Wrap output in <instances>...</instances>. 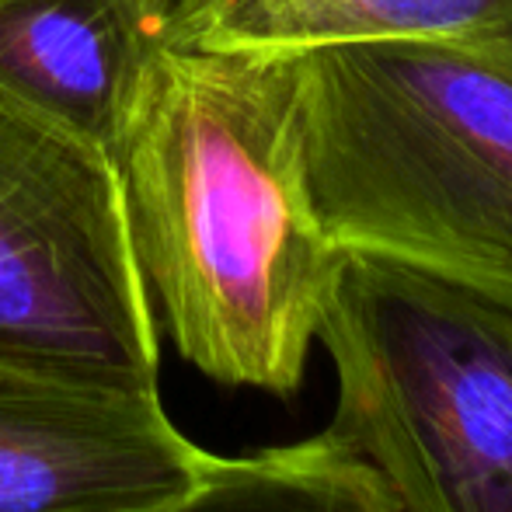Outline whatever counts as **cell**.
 Here are the masks:
<instances>
[{
    "label": "cell",
    "mask_w": 512,
    "mask_h": 512,
    "mask_svg": "<svg viewBox=\"0 0 512 512\" xmlns=\"http://www.w3.org/2000/svg\"><path fill=\"white\" fill-rule=\"evenodd\" d=\"M317 342L328 432L401 512H512V314L443 279L345 251Z\"/></svg>",
    "instance_id": "obj_3"
},
{
    "label": "cell",
    "mask_w": 512,
    "mask_h": 512,
    "mask_svg": "<svg viewBox=\"0 0 512 512\" xmlns=\"http://www.w3.org/2000/svg\"><path fill=\"white\" fill-rule=\"evenodd\" d=\"M300 102L331 241L512 314V46L314 49Z\"/></svg>",
    "instance_id": "obj_2"
},
{
    "label": "cell",
    "mask_w": 512,
    "mask_h": 512,
    "mask_svg": "<svg viewBox=\"0 0 512 512\" xmlns=\"http://www.w3.org/2000/svg\"><path fill=\"white\" fill-rule=\"evenodd\" d=\"M112 161L185 363L297 394L345 255L310 196L300 56L157 39Z\"/></svg>",
    "instance_id": "obj_1"
},
{
    "label": "cell",
    "mask_w": 512,
    "mask_h": 512,
    "mask_svg": "<svg viewBox=\"0 0 512 512\" xmlns=\"http://www.w3.org/2000/svg\"><path fill=\"white\" fill-rule=\"evenodd\" d=\"M209 460L157 387L0 356V512H147L189 492Z\"/></svg>",
    "instance_id": "obj_5"
},
{
    "label": "cell",
    "mask_w": 512,
    "mask_h": 512,
    "mask_svg": "<svg viewBox=\"0 0 512 512\" xmlns=\"http://www.w3.org/2000/svg\"><path fill=\"white\" fill-rule=\"evenodd\" d=\"M189 4H192V0H143V11H147L154 32L161 35V28L168 25L171 18H178V14H182Z\"/></svg>",
    "instance_id": "obj_9"
},
{
    "label": "cell",
    "mask_w": 512,
    "mask_h": 512,
    "mask_svg": "<svg viewBox=\"0 0 512 512\" xmlns=\"http://www.w3.org/2000/svg\"><path fill=\"white\" fill-rule=\"evenodd\" d=\"M157 39L143 0H0V84L115 157Z\"/></svg>",
    "instance_id": "obj_6"
},
{
    "label": "cell",
    "mask_w": 512,
    "mask_h": 512,
    "mask_svg": "<svg viewBox=\"0 0 512 512\" xmlns=\"http://www.w3.org/2000/svg\"><path fill=\"white\" fill-rule=\"evenodd\" d=\"M147 512H401L370 464L317 432L290 446L216 457L178 499Z\"/></svg>",
    "instance_id": "obj_8"
},
{
    "label": "cell",
    "mask_w": 512,
    "mask_h": 512,
    "mask_svg": "<svg viewBox=\"0 0 512 512\" xmlns=\"http://www.w3.org/2000/svg\"><path fill=\"white\" fill-rule=\"evenodd\" d=\"M161 39L293 56L366 42L512 46V0H192Z\"/></svg>",
    "instance_id": "obj_7"
},
{
    "label": "cell",
    "mask_w": 512,
    "mask_h": 512,
    "mask_svg": "<svg viewBox=\"0 0 512 512\" xmlns=\"http://www.w3.org/2000/svg\"><path fill=\"white\" fill-rule=\"evenodd\" d=\"M0 356L157 387L115 161L0 84Z\"/></svg>",
    "instance_id": "obj_4"
}]
</instances>
